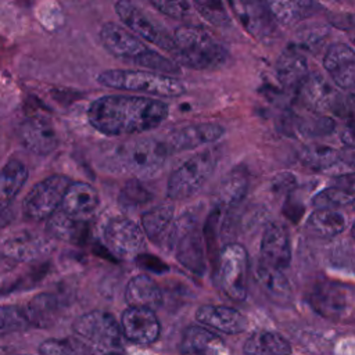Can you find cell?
Returning a JSON list of instances; mask_svg holds the SVG:
<instances>
[{"instance_id": "60d3db41", "label": "cell", "mask_w": 355, "mask_h": 355, "mask_svg": "<svg viewBox=\"0 0 355 355\" xmlns=\"http://www.w3.org/2000/svg\"><path fill=\"white\" fill-rule=\"evenodd\" d=\"M151 198V193L139 180H129L121 190L119 204L125 208H133L147 204Z\"/></svg>"}, {"instance_id": "ac0fdd59", "label": "cell", "mask_w": 355, "mask_h": 355, "mask_svg": "<svg viewBox=\"0 0 355 355\" xmlns=\"http://www.w3.org/2000/svg\"><path fill=\"white\" fill-rule=\"evenodd\" d=\"M323 67L330 76L331 82L343 89L352 90L355 79V53L347 43L331 44L324 57Z\"/></svg>"}, {"instance_id": "d6986e66", "label": "cell", "mask_w": 355, "mask_h": 355, "mask_svg": "<svg viewBox=\"0 0 355 355\" xmlns=\"http://www.w3.org/2000/svg\"><path fill=\"white\" fill-rule=\"evenodd\" d=\"M225 129L219 123H194L172 132L164 141L169 153L191 150L216 141Z\"/></svg>"}, {"instance_id": "4fadbf2b", "label": "cell", "mask_w": 355, "mask_h": 355, "mask_svg": "<svg viewBox=\"0 0 355 355\" xmlns=\"http://www.w3.org/2000/svg\"><path fill=\"white\" fill-rule=\"evenodd\" d=\"M244 29L257 40L268 43L276 37L277 25L268 0H230Z\"/></svg>"}, {"instance_id": "cb8c5ba5", "label": "cell", "mask_w": 355, "mask_h": 355, "mask_svg": "<svg viewBox=\"0 0 355 355\" xmlns=\"http://www.w3.org/2000/svg\"><path fill=\"white\" fill-rule=\"evenodd\" d=\"M196 319L201 324L226 334H237L247 327V319L243 313L223 305H202L197 309Z\"/></svg>"}, {"instance_id": "4dcf8cb0", "label": "cell", "mask_w": 355, "mask_h": 355, "mask_svg": "<svg viewBox=\"0 0 355 355\" xmlns=\"http://www.w3.org/2000/svg\"><path fill=\"white\" fill-rule=\"evenodd\" d=\"M47 232L58 240L80 244L86 239L87 225L86 220L72 218L64 211L57 209L47 219Z\"/></svg>"}, {"instance_id": "30bf717a", "label": "cell", "mask_w": 355, "mask_h": 355, "mask_svg": "<svg viewBox=\"0 0 355 355\" xmlns=\"http://www.w3.org/2000/svg\"><path fill=\"white\" fill-rule=\"evenodd\" d=\"M171 244L178 261L196 275L205 272L200 227L191 215H182L171 233Z\"/></svg>"}, {"instance_id": "ab89813d", "label": "cell", "mask_w": 355, "mask_h": 355, "mask_svg": "<svg viewBox=\"0 0 355 355\" xmlns=\"http://www.w3.org/2000/svg\"><path fill=\"white\" fill-rule=\"evenodd\" d=\"M354 196L352 191H348L341 187H327L319 191L313 198L312 204L316 208H337L352 204Z\"/></svg>"}, {"instance_id": "d6a6232c", "label": "cell", "mask_w": 355, "mask_h": 355, "mask_svg": "<svg viewBox=\"0 0 355 355\" xmlns=\"http://www.w3.org/2000/svg\"><path fill=\"white\" fill-rule=\"evenodd\" d=\"M173 219V207L169 204H161L144 212L141 216V227L146 236L153 241L158 243L171 227Z\"/></svg>"}, {"instance_id": "7a4b0ae2", "label": "cell", "mask_w": 355, "mask_h": 355, "mask_svg": "<svg viewBox=\"0 0 355 355\" xmlns=\"http://www.w3.org/2000/svg\"><path fill=\"white\" fill-rule=\"evenodd\" d=\"M98 35L104 49L121 61L161 73H180V67L176 61L164 57L161 53L148 47L140 37L118 24L105 22L100 28Z\"/></svg>"}, {"instance_id": "5b68a950", "label": "cell", "mask_w": 355, "mask_h": 355, "mask_svg": "<svg viewBox=\"0 0 355 355\" xmlns=\"http://www.w3.org/2000/svg\"><path fill=\"white\" fill-rule=\"evenodd\" d=\"M97 82L105 87L162 98L186 93V86L178 78L147 69H107L97 75Z\"/></svg>"}, {"instance_id": "5bb4252c", "label": "cell", "mask_w": 355, "mask_h": 355, "mask_svg": "<svg viewBox=\"0 0 355 355\" xmlns=\"http://www.w3.org/2000/svg\"><path fill=\"white\" fill-rule=\"evenodd\" d=\"M104 241L114 255L130 259L140 254L144 244V234L129 218L114 216L105 223Z\"/></svg>"}, {"instance_id": "e0dca14e", "label": "cell", "mask_w": 355, "mask_h": 355, "mask_svg": "<svg viewBox=\"0 0 355 355\" xmlns=\"http://www.w3.org/2000/svg\"><path fill=\"white\" fill-rule=\"evenodd\" d=\"M19 139L24 147L36 155L53 153L60 141L51 121L42 115L29 116L21 123Z\"/></svg>"}, {"instance_id": "9c48e42d", "label": "cell", "mask_w": 355, "mask_h": 355, "mask_svg": "<svg viewBox=\"0 0 355 355\" xmlns=\"http://www.w3.org/2000/svg\"><path fill=\"white\" fill-rule=\"evenodd\" d=\"M71 180L64 175H51L37 182L22 201V214L33 222L47 220L61 205Z\"/></svg>"}, {"instance_id": "484cf974", "label": "cell", "mask_w": 355, "mask_h": 355, "mask_svg": "<svg viewBox=\"0 0 355 355\" xmlns=\"http://www.w3.org/2000/svg\"><path fill=\"white\" fill-rule=\"evenodd\" d=\"M270 12L276 22L293 26L318 12L315 0H268Z\"/></svg>"}, {"instance_id": "3957f363", "label": "cell", "mask_w": 355, "mask_h": 355, "mask_svg": "<svg viewBox=\"0 0 355 355\" xmlns=\"http://www.w3.org/2000/svg\"><path fill=\"white\" fill-rule=\"evenodd\" d=\"M168 155L169 151L164 141L147 137L112 146L104 155V164L111 171L144 179L158 173Z\"/></svg>"}, {"instance_id": "7bdbcfd3", "label": "cell", "mask_w": 355, "mask_h": 355, "mask_svg": "<svg viewBox=\"0 0 355 355\" xmlns=\"http://www.w3.org/2000/svg\"><path fill=\"white\" fill-rule=\"evenodd\" d=\"M334 129V122L327 118V116H319V118H313V119H305L301 125H300V130L304 132L305 135H313V136H319V135H327Z\"/></svg>"}, {"instance_id": "d590c367", "label": "cell", "mask_w": 355, "mask_h": 355, "mask_svg": "<svg viewBox=\"0 0 355 355\" xmlns=\"http://www.w3.org/2000/svg\"><path fill=\"white\" fill-rule=\"evenodd\" d=\"M247 187H248V180L245 173L232 171V173H229L220 182V186L218 190V198L220 205L232 207L239 204L244 198L247 193Z\"/></svg>"}, {"instance_id": "8fae6325", "label": "cell", "mask_w": 355, "mask_h": 355, "mask_svg": "<svg viewBox=\"0 0 355 355\" xmlns=\"http://www.w3.org/2000/svg\"><path fill=\"white\" fill-rule=\"evenodd\" d=\"M115 12L121 22L137 37L155 44L169 54L173 53V39L157 21L147 15L132 0H116Z\"/></svg>"}, {"instance_id": "ba28073f", "label": "cell", "mask_w": 355, "mask_h": 355, "mask_svg": "<svg viewBox=\"0 0 355 355\" xmlns=\"http://www.w3.org/2000/svg\"><path fill=\"white\" fill-rule=\"evenodd\" d=\"M219 288L233 301H244L247 297L248 254L241 244L229 243L218 252L214 262Z\"/></svg>"}, {"instance_id": "2e32d148", "label": "cell", "mask_w": 355, "mask_h": 355, "mask_svg": "<svg viewBox=\"0 0 355 355\" xmlns=\"http://www.w3.org/2000/svg\"><path fill=\"white\" fill-rule=\"evenodd\" d=\"M121 333L132 343L147 345L154 343L161 331L159 322L151 309L129 306L121 316Z\"/></svg>"}, {"instance_id": "4316f807", "label": "cell", "mask_w": 355, "mask_h": 355, "mask_svg": "<svg viewBox=\"0 0 355 355\" xmlns=\"http://www.w3.org/2000/svg\"><path fill=\"white\" fill-rule=\"evenodd\" d=\"M255 279L263 293L275 304L284 305L291 300V288L288 280L280 269L272 268L259 261L255 269Z\"/></svg>"}, {"instance_id": "52a82bcc", "label": "cell", "mask_w": 355, "mask_h": 355, "mask_svg": "<svg viewBox=\"0 0 355 355\" xmlns=\"http://www.w3.org/2000/svg\"><path fill=\"white\" fill-rule=\"evenodd\" d=\"M219 153L205 148L189 157L169 176L166 196L171 200H184L194 196L216 168Z\"/></svg>"}, {"instance_id": "74e56055", "label": "cell", "mask_w": 355, "mask_h": 355, "mask_svg": "<svg viewBox=\"0 0 355 355\" xmlns=\"http://www.w3.org/2000/svg\"><path fill=\"white\" fill-rule=\"evenodd\" d=\"M86 344L78 337L49 338L40 343V355H87Z\"/></svg>"}, {"instance_id": "f1b7e54d", "label": "cell", "mask_w": 355, "mask_h": 355, "mask_svg": "<svg viewBox=\"0 0 355 355\" xmlns=\"http://www.w3.org/2000/svg\"><path fill=\"white\" fill-rule=\"evenodd\" d=\"M28 168L19 159H10L0 168V208H7L19 194L26 179Z\"/></svg>"}, {"instance_id": "83f0119b", "label": "cell", "mask_w": 355, "mask_h": 355, "mask_svg": "<svg viewBox=\"0 0 355 355\" xmlns=\"http://www.w3.org/2000/svg\"><path fill=\"white\" fill-rule=\"evenodd\" d=\"M347 227V218L336 208H316L306 219L305 229L315 237L331 239Z\"/></svg>"}, {"instance_id": "8d00e7d4", "label": "cell", "mask_w": 355, "mask_h": 355, "mask_svg": "<svg viewBox=\"0 0 355 355\" xmlns=\"http://www.w3.org/2000/svg\"><path fill=\"white\" fill-rule=\"evenodd\" d=\"M31 327V320L25 306L0 305V337L18 333Z\"/></svg>"}, {"instance_id": "7402d4cb", "label": "cell", "mask_w": 355, "mask_h": 355, "mask_svg": "<svg viewBox=\"0 0 355 355\" xmlns=\"http://www.w3.org/2000/svg\"><path fill=\"white\" fill-rule=\"evenodd\" d=\"M100 197L97 190L85 182H71L61 201V211L72 218L86 220L98 208Z\"/></svg>"}, {"instance_id": "603a6c76", "label": "cell", "mask_w": 355, "mask_h": 355, "mask_svg": "<svg viewBox=\"0 0 355 355\" xmlns=\"http://www.w3.org/2000/svg\"><path fill=\"white\" fill-rule=\"evenodd\" d=\"M182 355H229L225 341L202 326H189L180 343Z\"/></svg>"}, {"instance_id": "f35d334b", "label": "cell", "mask_w": 355, "mask_h": 355, "mask_svg": "<svg viewBox=\"0 0 355 355\" xmlns=\"http://www.w3.org/2000/svg\"><path fill=\"white\" fill-rule=\"evenodd\" d=\"M196 11L216 28L230 26V15L222 0H193Z\"/></svg>"}, {"instance_id": "836d02e7", "label": "cell", "mask_w": 355, "mask_h": 355, "mask_svg": "<svg viewBox=\"0 0 355 355\" xmlns=\"http://www.w3.org/2000/svg\"><path fill=\"white\" fill-rule=\"evenodd\" d=\"M25 308L31 320V326L46 327L55 320L60 309V302L53 294L44 293L35 297Z\"/></svg>"}, {"instance_id": "b9f144b4", "label": "cell", "mask_w": 355, "mask_h": 355, "mask_svg": "<svg viewBox=\"0 0 355 355\" xmlns=\"http://www.w3.org/2000/svg\"><path fill=\"white\" fill-rule=\"evenodd\" d=\"M159 12L173 19H183L190 14L189 0H147Z\"/></svg>"}, {"instance_id": "f546056e", "label": "cell", "mask_w": 355, "mask_h": 355, "mask_svg": "<svg viewBox=\"0 0 355 355\" xmlns=\"http://www.w3.org/2000/svg\"><path fill=\"white\" fill-rule=\"evenodd\" d=\"M276 73L279 80L288 87H297L309 73L306 58L297 46L287 47L282 53L276 64Z\"/></svg>"}, {"instance_id": "1f68e13d", "label": "cell", "mask_w": 355, "mask_h": 355, "mask_svg": "<svg viewBox=\"0 0 355 355\" xmlns=\"http://www.w3.org/2000/svg\"><path fill=\"white\" fill-rule=\"evenodd\" d=\"M245 355H290V343L275 331H257L251 334L244 345Z\"/></svg>"}, {"instance_id": "ee69618b", "label": "cell", "mask_w": 355, "mask_h": 355, "mask_svg": "<svg viewBox=\"0 0 355 355\" xmlns=\"http://www.w3.org/2000/svg\"><path fill=\"white\" fill-rule=\"evenodd\" d=\"M11 218H12V214L8 209V207L7 208H0V230L11 222Z\"/></svg>"}, {"instance_id": "44dd1931", "label": "cell", "mask_w": 355, "mask_h": 355, "mask_svg": "<svg viewBox=\"0 0 355 355\" xmlns=\"http://www.w3.org/2000/svg\"><path fill=\"white\" fill-rule=\"evenodd\" d=\"M291 250L287 230L277 222H270L261 240V262L276 268L286 269L290 265Z\"/></svg>"}, {"instance_id": "d4e9b609", "label": "cell", "mask_w": 355, "mask_h": 355, "mask_svg": "<svg viewBox=\"0 0 355 355\" xmlns=\"http://www.w3.org/2000/svg\"><path fill=\"white\" fill-rule=\"evenodd\" d=\"M125 301L129 306L155 311L162 304V293L158 284L147 275H137L126 286Z\"/></svg>"}, {"instance_id": "277c9868", "label": "cell", "mask_w": 355, "mask_h": 355, "mask_svg": "<svg viewBox=\"0 0 355 355\" xmlns=\"http://www.w3.org/2000/svg\"><path fill=\"white\" fill-rule=\"evenodd\" d=\"M172 55L182 65L193 69H215L229 60L227 49L200 26L183 25L172 35Z\"/></svg>"}, {"instance_id": "9a60e30c", "label": "cell", "mask_w": 355, "mask_h": 355, "mask_svg": "<svg viewBox=\"0 0 355 355\" xmlns=\"http://www.w3.org/2000/svg\"><path fill=\"white\" fill-rule=\"evenodd\" d=\"M297 87L300 100L315 112L337 111L344 104L340 93L318 72L308 73Z\"/></svg>"}, {"instance_id": "8992f818", "label": "cell", "mask_w": 355, "mask_h": 355, "mask_svg": "<svg viewBox=\"0 0 355 355\" xmlns=\"http://www.w3.org/2000/svg\"><path fill=\"white\" fill-rule=\"evenodd\" d=\"M73 333L94 355H122L121 327L108 312L92 311L79 316L72 324Z\"/></svg>"}, {"instance_id": "6da1fadb", "label": "cell", "mask_w": 355, "mask_h": 355, "mask_svg": "<svg viewBox=\"0 0 355 355\" xmlns=\"http://www.w3.org/2000/svg\"><path fill=\"white\" fill-rule=\"evenodd\" d=\"M162 100L144 96L108 94L96 98L87 110L89 123L107 136H129L158 128L168 116Z\"/></svg>"}, {"instance_id": "e575fe53", "label": "cell", "mask_w": 355, "mask_h": 355, "mask_svg": "<svg viewBox=\"0 0 355 355\" xmlns=\"http://www.w3.org/2000/svg\"><path fill=\"white\" fill-rule=\"evenodd\" d=\"M341 159V153L330 146L311 144L301 150L300 161L304 166L312 171H323L331 168Z\"/></svg>"}, {"instance_id": "ffe728a7", "label": "cell", "mask_w": 355, "mask_h": 355, "mask_svg": "<svg viewBox=\"0 0 355 355\" xmlns=\"http://www.w3.org/2000/svg\"><path fill=\"white\" fill-rule=\"evenodd\" d=\"M51 248L50 240L33 232H17L4 239L1 252L14 261L28 262L47 254Z\"/></svg>"}, {"instance_id": "7c38bea8", "label": "cell", "mask_w": 355, "mask_h": 355, "mask_svg": "<svg viewBox=\"0 0 355 355\" xmlns=\"http://www.w3.org/2000/svg\"><path fill=\"white\" fill-rule=\"evenodd\" d=\"M309 302L322 316L345 320L354 311V290L341 283H319L312 290Z\"/></svg>"}]
</instances>
